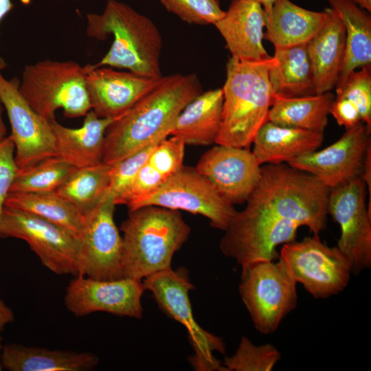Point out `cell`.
<instances>
[{"mask_svg":"<svg viewBox=\"0 0 371 371\" xmlns=\"http://www.w3.org/2000/svg\"><path fill=\"white\" fill-rule=\"evenodd\" d=\"M13 320V312L3 300H0V332L3 331L5 326Z\"/></svg>","mask_w":371,"mask_h":371,"instance_id":"cell-39","label":"cell"},{"mask_svg":"<svg viewBox=\"0 0 371 371\" xmlns=\"http://www.w3.org/2000/svg\"><path fill=\"white\" fill-rule=\"evenodd\" d=\"M262 6L265 14H267L271 10L276 0H257Z\"/></svg>","mask_w":371,"mask_h":371,"instance_id":"cell-43","label":"cell"},{"mask_svg":"<svg viewBox=\"0 0 371 371\" xmlns=\"http://www.w3.org/2000/svg\"><path fill=\"white\" fill-rule=\"evenodd\" d=\"M5 206L21 210L58 225L79 238L84 215L56 191L10 192Z\"/></svg>","mask_w":371,"mask_h":371,"instance_id":"cell-28","label":"cell"},{"mask_svg":"<svg viewBox=\"0 0 371 371\" xmlns=\"http://www.w3.org/2000/svg\"><path fill=\"white\" fill-rule=\"evenodd\" d=\"M116 204L108 190L101 201L84 214L80 240V276L95 280L123 278L122 237L114 221Z\"/></svg>","mask_w":371,"mask_h":371,"instance_id":"cell-11","label":"cell"},{"mask_svg":"<svg viewBox=\"0 0 371 371\" xmlns=\"http://www.w3.org/2000/svg\"><path fill=\"white\" fill-rule=\"evenodd\" d=\"M144 291L142 280L130 278L101 280L77 276L67 286L64 302L67 309L78 317L105 312L141 319Z\"/></svg>","mask_w":371,"mask_h":371,"instance_id":"cell-14","label":"cell"},{"mask_svg":"<svg viewBox=\"0 0 371 371\" xmlns=\"http://www.w3.org/2000/svg\"><path fill=\"white\" fill-rule=\"evenodd\" d=\"M341 20L346 33V49L335 87L357 68L371 65V17L352 0H328Z\"/></svg>","mask_w":371,"mask_h":371,"instance_id":"cell-25","label":"cell"},{"mask_svg":"<svg viewBox=\"0 0 371 371\" xmlns=\"http://www.w3.org/2000/svg\"><path fill=\"white\" fill-rule=\"evenodd\" d=\"M261 167L249 148L217 144L202 155L195 168L234 205L247 201L260 181Z\"/></svg>","mask_w":371,"mask_h":371,"instance_id":"cell-16","label":"cell"},{"mask_svg":"<svg viewBox=\"0 0 371 371\" xmlns=\"http://www.w3.org/2000/svg\"><path fill=\"white\" fill-rule=\"evenodd\" d=\"M126 205L129 210L155 205L200 214L223 231L236 212L196 168L184 166L158 188Z\"/></svg>","mask_w":371,"mask_h":371,"instance_id":"cell-10","label":"cell"},{"mask_svg":"<svg viewBox=\"0 0 371 371\" xmlns=\"http://www.w3.org/2000/svg\"><path fill=\"white\" fill-rule=\"evenodd\" d=\"M120 229L123 278L139 280L170 268L175 253L190 233L178 210L155 205L129 210Z\"/></svg>","mask_w":371,"mask_h":371,"instance_id":"cell-4","label":"cell"},{"mask_svg":"<svg viewBox=\"0 0 371 371\" xmlns=\"http://www.w3.org/2000/svg\"><path fill=\"white\" fill-rule=\"evenodd\" d=\"M361 177L368 188L369 201L367 207L368 212L371 214V145L368 147L366 154Z\"/></svg>","mask_w":371,"mask_h":371,"instance_id":"cell-38","label":"cell"},{"mask_svg":"<svg viewBox=\"0 0 371 371\" xmlns=\"http://www.w3.org/2000/svg\"><path fill=\"white\" fill-rule=\"evenodd\" d=\"M145 289L150 291L159 308L181 323L188 330L194 355L190 362L197 371H223L222 362L213 353L225 354L223 340L203 330L195 321L189 292L194 289L186 269L169 268L142 280Z\"/></svg>","mask_w":371,"mask_h":371,"instance_id":"cell-7","label":"cell"},{"mask_svg":"<svg viewBox=\"0 0 371 371\" xmlns=\"http://www.w3.org/2000/svg\"><path fill=\"white\" fill-rule=\"evenodd\" d=\"M366 187L361 177H356L330 188L328 198V214L340 227L337 246L350 260L353 275L371 267V214Z\"/></svg>","mask_w":371,"mask_h":371,"instance_id":"cell-12","label":"cell"},{"mask_svg":"<svg viewBox=\"0 0 371 371\" xmlns=\"http://www.w3.org/2000/svg\"><path fill=\"white\" fill-rule=\"evenodd\" d=\"M370 130L363 122L346 129L329 146L300 156L287 163L316 177L330 189L361 175L364 159L371 145Z\"/></svg>","mask_w":371,"mask_h":371,"instance_id":"cell-15","label":"cell"},{"mask_svg":"<svg viewBox=\"0 0 371 371\" xmlns=\"http://www.w3.org/2000/svg\"><path fill=\"white\" fill-rule=\"evenodd\" d=\"M280 359L275 346L256 345L243 336L234 355L225 357L222 365L223 371H271Z\"/></svg>","mask_w":371,"mask_h":371,"instance_id":"cell-31","label":"cell"},{"mask_svg":"<svg viewBox=\"0 0 371 371\" xmlns=\"http://www.w3.org/2000/svg\"><path fill=\"white\" fill-rule=\"evenodd\" d=\"M326 19L307 43V51L313 73L316 94L330 91L335 87L342 67L346 33L337 13L326 8Z\"/></svg>","mask_w":371,"mask_h":371,"instance_id":"cell-20","label":"cell"},{"mask_svg":"<svg viewBox=\"0 0 371 371\" xmlns=\"http://www.w3.org/2000/svg\"><path fill=\"white\" fill-rule=\"evenodd\" d=\"M202 93L195 74L164 76L160 83L107 129L102 163L113 165L170 135L180 112Z\"/></svg>","mask_w":371,"mask_h":371,"instance_id":"cell-1","label":"cell"},{"mask_svg":"<svg viewBox=\"0 0 371 371\" xmlns=\"http://www.w3.org/2000/svg\"><path fill=\"white\" fill-rule=\"evenodd\" d=\"M334 99L330 91L293 98L275 94L268 121L280 126L324 133Z\"/></svg>","mask_w":371,"mask_h":371,"instance_id":"cell-27","label":"cell"},{"mask_svg":"<svg viewBox=\"0 0 371 371\" xmlns=\"http://www.w3.org/2000/svg\"><path fill=\"white\" fill-rule=\"evenodd\" d=\"M159 142L149 144L111 165L109 190L113 194L116 205L125 204L137 172Z\"/></svg>","mask_w":371,"mask_h":371,"instance_id":"cell-32","label":"cell"},{"mask_svg":"<svg viewBox=\"0 0 371 371\" xmlns=\"http://www.w3.org/2000/svg\"><path fill=\"white\" fill-rule=\"evenodd\" d=\"M3 339L2 337H0V370H2V366H1V351H2V348H3Z\"/></svg>","mask_w":371,"mask_h":371,"instance_id":"cell-44","label":"cell"},{"mask_svg":"<svg viewBox=\"0 0 371 371\" xmlns=\"http://www.w3.org/2000/svg\"><path fill=\"white\" fill-rule=\"evenodd\" d=\"M17 170L14 144L10 136L5 137L0 140V222Z\"/></svg>","mask_w":371,"mask_h":371,"instance_id":"cell-36","label":"cell"},{"mask_svg":"<svg viewBox=\"0 0 371 371\" xmlns=\"http://www.w3.org/2000/svg\"><path fill=\"white\" fill-rule=\"evenodd\" d=\"M16 78H5L0 71V100L11 126L19 168L56 156L55 139L49 121L41 116L23 98Z\"/></svg>","mask_w":371,"mask_h":371,"instance_id":"cell-13","label":"cell"},{"mask_svg":"<svg viewBox=\"0 0 371 371\" xmlns=\"http://www.w3.org/2000/svg\"><path fill=\"white\" fill-rule=\"evenodd\" d=\"M297 282L285 263H254L241 271L238 290L255 328L262 335L273 333L297 305Z\"/></svg>","mask_w":371,"mask_h":371,"instance_id":"cell-6","label":"cell"},{"mask_svg":"<svg viewBox=\"0 0 371 371\" xmlns=\"http://www.w3.org/2000/svg\"><path fill=\"white\" fill-rule=\"evenodd\" d=\"M86 74L85 66L75 61L45 59L24 67L19 90L48 121L55 119L60 109L69 118L85 116L91 109Z\"/></svg>","mask_w":371,"mask_h":371,"instance_id":"cell-5","label":"cell"},{"mask_svg":"<svg viewBox=\"0 0 371 371\" xmlns=\"http://www.w3.org/2000/svg\"><path fill=\"white\" fill-rule=\"evenodd\" d=\"M164 8L190 24H214L224 14L217 0H159Z\"/></svg>","mask_w":371,"mask_h":371,"instance_id":"cell-35","label":"cell"},{"mask_svg":"<svg viewBox=\"0 0 371 371\" xmlns=\"http://www.w3.org/2000/svg\"><path fill=\"white\" fill-rule=\"evenodd\" d=\"M3 104L0 100V140L6 137V127L2 117Z\"/></svg>","mask_w":371,"mask_h":371,"instance_id":"cell-41","label":"cell"},{"mask_svg":"<svg viewBox=\"0 0 371 371\" xmlns=\"http://www.w3.org/2000/svg\"><path fill=\"white\" fill-rule=\"evenodd\" d=\"M76 169L57 156L45 158L31 166L18 168L10 192L56 191Z\"/></svg>","mask_w":371,"mask_h":371,"instance_id":"cell-30","label":"cell"},{"mask_svg":"<svg viewBox=\"0 0 371 371\" xmlns=\"http://www.w3.org/2000/svg\"><path fill=\"white\" fill-rule=\"evenodd\" d=\"M323 141L324 133L267 121L255 135L252 153L260 165L288 163L317 150Z\"/></svg>","mask_w":371,"mask_h":371,"instance_id":"cell-21","label":"cell"},{"mask_svg":"<svg viewBox=\"0 0 371 371\" xmlns=\"http://www.w3.org/2000/svg\"><path fill=\"white\" fill-rule=\"evenodd\" d=\"M335 89V98H344L355 104L362 121L371 130V65L350 72Z\"/></svg>","mask_w":371,"mask_h":371,"instance_id":"cell-33","label":"cell"},{"mask_svg":"<svg viewBox=\"0 0 371 371\" xmlns=\"http://www.w3.org/2000/svg\"><path fill=\"white\" fill-rule=\"evenodd\" d=\"M91 110L100 117H119L157 87L161 77H149L112 67L85 66Z\"/></svg>","mask_w":371,"mask_h":371,"instance_id":"cell-17","label":"cell"},{"mask_svg":"<svg viewBox=\"0 0 371 371\" xmlns=\"http://www.w3.org/2000/svg\"><path fill=\"white\" fill-rule=\"evenodd\" d=\"M231 53L240 60H260L270 56L265 49V13L257 0H232L214 24Z\"/></svg>","mask_w":371,"mask_h":371,"instance_id":"cell-18","label":"cell"},{"mask_svg":"<svg viewBox=\"0 0 371 371\" xmlns=\"http://www.w3.org/2000/svg\"><path fill=\"white\" fill-rule=\"evenodd\" d=\"M120 117H100L91 109L85 115L80 128H68L56 119L50 120L56 156L76 168L102 163L106 132Z\"/></svg>","mask_w":371,"mask_h":371,"instance_id":"cell-19","label":"cell"},{"mask_svg":"<svg viewBox=\"0 0 371 371\" xmlns=\"http://www.w3.org/2000/svg\"><path fill=\"white\" fill-rule=\"evenodd\" d=\"M276 63L273 56L260 60L229 58L216 144L249 148L260 128L268 121L275 96L269 70Z\"/></svg>","mask_w":371,"mask_h":371,"instance_id":"cell-3","label":"cell"},{"mask_svg":"<svg viewBox=\"0 0 371 371\" xmlns=\"http://www.w3.org/2000/svg\"><path fill=\"white\" fill-rule=\"evenodd\" d=\"M185 146L178 137L166 138L155 146L145 164L166 181L183 166Z\"/></svg>","mask_w":371,"mask_h":371,"instance_id":"cell-34","label":"cell"},{"mask_svg":"<svg viewBox=\"0 0 371 371\" xmlns=\"http://www.w3.org/2000/svg\"><path fill=\"white\" fill-rule=\"evenodd\" d=\"M325 10L315 12L300 7L289 0H276L265 14L264 38L274 47L307 43L323 25Z\"/></svg>","mask_w":371,"mask_h":371,"instance_id":"cell-24","label":"cell"},{"mask_svg":"<svg viewBox=\"0 0 371 371\" xmlns=\"http://www.w3.org/2000/svg\"><path fill=\"white\" fill-rule=\"evenodd\" d=\"M25 240L41 263L57 275L80 276V240L67 229L34 214L5 206L0 238Z\"/></svg>","mask_w":371,"mask_h":371,"instance_id":"cell-9","label":"cell"},{"mask_svg":"<svg viewBox=\"0 0 371 371\" xmlns=\"http://www.w3.org/2000/svg\"><path fill=\"white\" fill-rule=\"evenodd\" d=\"M331 114L339 126L350 128L363 122L357 107L348 100L335 99L330 109Z\"/></svg>","mask_w":371,"mask_h":371,"instance_id":"cell-37","label":"cell"},{"mask_svg":"<svg viewBox=\"0 0 371 371\" xmlns=\"http://www.w3.org/2000/svg\"><path fill=\"white\" fill-rule=\"evenodd\" d=\"M360 8L369 13L371 12V0H352Z\"/></svg>","mask_w":371,"mask_h":371,"instance_id":"cell-42","label":"cell"},{"mask_svg":"<svg viewBox=\"0 0 371 371\" xmlns=\"http://www.w3.org/2000/svg\"><path fill=\"white\" fill-rule=\"evenodd\" d=\"M274 47L277 63L269 70L273 93L286 98L315 95L307 43Z\"/></svg>","mask_w":371,"mask_h":371,"instance_id":"cell-26","label":"cell"},{"mask_svg":"<svg viewBox=\"0 0 371 371\" xmlns=\"http://www.w3.org/2000/svg\"><path fill=\"white\" fill-rule=\"evenodd\" d=\"M111 167L101 163L76 168L56 192L84 215L108 192Z\"/></svg>","mask_w":371,"mask_h":371,"instance_id":"cell-29","label":"cell"},{"mask_svg":"<svg viewBox=\"0 0 371 371\" xmlns=\"http://www.w3.org/2000/svg\"><path fill=\"white\" fill-rule=\"evenodd\" d=\"M14 4L11 0H0V23L3 18L12 10ZM6 67V63L0 53V71Z\"/></svg>","mask_w":371,"mask_h":371,"instance_id":"cell-40","label":"cell"},{"mask_svg":"<svg viewBox=\"0 0 371 371\" xmlns=\"http://www.w3.org/2000/svg\"><path fill=\"white\" fill-rule=\"evenodd\" d=\"M1 361L10 371H87L95 368L98 358L88 352L9 344L3 346Z\"/></svg>","mask_w":371,"mask_h":371,"instance_id":"cell-23","label":"cell"},{"mask_svg":"<svg viewBox=\"0 0 371 371\" xmlns=\"http://www.w3.org/2000/svg\"><path fill=\"white\" fill-rule=\"evenodd\" d=\"M223 104L222 89L201 93L178 115L170 135L189 145L216 143L221 127Z\"/></svg>","mask_w":371,"mask_h":371,"instance_id":"cell-22","label":"cell"},{"mask_svg":"<svg viewBox=\"0 0 371 371\" xmlns=\"http://www.w3.org/2000/svg\"><path fill=\"white\" fill-rule=\"evenodd\" d=\"M86 34L104 41L112 35L110 49L91 68L110 67L126 69L149 77L163 76L160 69L161 34L155 24L128 5L108 0L101 14L87 15Z\"/></svg>","mask_w":371,"mask_h":371,"instance_id":"cell-2","label":"cell"},{"mask_svg":"<svg viewBox=\"0 0 371 371\" xmlns=\"http://www.w3.org/2000/svg\"><path fill=\"white\" fill-rule=\"evenodd\" d=\"M279 258L295 282L315 299L341 293L352 275L348 258L337 246L324 243L318 234L282 245Z\"/></svg>","mask_w":371,"mask_h":371,"instance_id":"cell-8","label":"cell"}]
</instances>
